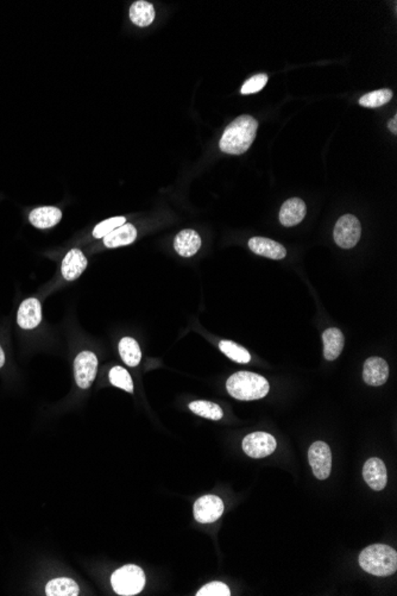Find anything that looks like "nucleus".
<instances>
[{
	"label": "nucleus",
	"instance_id": "15",
	"mask_svg": "<svg viewBox=\"0 0 397 596\" xmlns=\"http://www.w3.org/2000/svg\"><path fill=\"white\" fill-rule=\"evenodd\" d=\"M87 267V259L79 249H73L62 261V276L67 281L77 280Z\"/></svg>",
	"mask_w": 397,
	"mask_h": 596
},
{
	"label": "nucleus",
	"instance_id": "8",
	"mask_svg": "<svg viewBox=\"0 0 397 596\" xmlns=\"http://www.w3.org/2000/svg\"><path fill=\"white\" fill-rule=\"evenodd\" d=\"M277 448L274 436L267 432H254L243 439V450L252 459H264L272 454Z\"/></svg>",
	"mask_w": 397,
	"mask_h": 596
},
{
	"label": "nucleus",
	"instance_id": "25",
	"mask_svg": "<svg viewBox=\"0 0 397 596\" xmlns=\"http://www.w3.org/2000/svg\"><path fill=\"white\" fill-rule=\"evenodd\" d=\"M219 348L230 360L237 362V363L245 365V363L251 361V356H250V353H247V350L244 349L243 346H240L235 342L221 341L219 343Z\"/></svg>",
	"mask_w": 397,
	"mask_h": 596
},
{
	"label": "nucleus",
	"instance_id": "11",
	"mask_svg": "<svg viewBox=\"0 0 397 596\" xmlns=\"http://www.w3.org/2000/svg\"><path fill=\"white\" fill-rule=\"evenodd\" d=\"M389 376V365L381 357H370L364 363L363 379L366 385L378 387L384 385Z\"/></svg>",
	"mask_w": 397,
	"mask_h": 596
},
{
	"label": "nucleus",
	"instance_id": "27",
	"mask_svg": "<svg viewBox=\"0 0 397 596\" xmlns=\"http://www.w3.org/2000/svg\"><path fill=\"white\" fill-rule=\"evenodd\" d=\"M125 223V217H114V218H110V220H104V222L98 224L97 227H95V229L93 230V236L95 238H104L110 232L114 231V230H116L119 227H122Z\"/></svg>",
	"mask_w": 397,
	"mask_h": 596
},
{
	"label": "nucleus",
	"instance_id": "18",
	"mask_svg": "<svg viewBox=\"0 0 397 596\" xmlns=\"http://www.w3.org/2000/svg\"><path fill=\"white\" fill-rule=\"evenodd\" d=\"M324 342V357L327 361H334L341 356L344 349L345 338L341 330L336 328L327 329L322 333Z\"/></svg>",
	"mask_w": 397,
	"mask_h": 596
},
{
	"label": "nucleus",
	"instance_id": "3",
	"mask_svg": "<svg viewBox=\"0 0 397 596\" xmlns=\"http://www.w3.org/2000/svg\"><path fill=\"white\" fill-rule=\"evenodd\" d=\"M359 564L371 575H393L397 569L396 550L383 544L370 545L359 555Z\"/></svg>",
	"mask_w": 397,
	"mask_h": 596
},
{
	"label": "nucleus",
	"instance_id": "7",
	"mask_svg": "<svg viewBox=\"0 0 397 596\" xmlns=\"http://www.w3.org/2000/svg\"><path fill=\"white\" fill-rule=\"evenodd\" d=\"M98 358L95 353L91 351H82L77 355L74 361V375L77 385L87 390L93 383L97 376Z\"/></svg>",
	"mask_w": 397,
	"mask_h": 596
},
{
	"label": "nucleus",
	"instance_id": "23",
	"mask_svg": "<svg viewBox=\"0 0 397 596\" xmlns=\"http://www.w3.org/2000/svg\"><path fill=\"white\" fill-rule=\"evenodd\" d=\"M189 410L196 415L211 420H220L224 417V412L219 405L211 402H193L189 404Z\"/></svg>",
	"mask_w": 397,
	"mask_h": 596
},
{
	"label": "nucleus",
	"instance_id": "13",
	"mask_svg": "<svg viewBox=\"0 0 397 596\" xmlns=\"http://www.w3.org/2000/svg\"><path fill=\"white\" fill-rule=\"evenodd\" d=\"M307 207L304 200L299 198L288 199L280 211V222L283 227H295L304 220Z\"/></svg>",
	"mask_w": 397,
	"mask_h": 596
},
{
	"label": "nucleus",
	"instance_id": "9",
	"mask_svg": "<svg viewBox=\"0 0 397 596\" xmlns=\"http://www.w3.org/2000/svg\"><path fill=\"white\" fill-rule=\"evenodd\" d=\"M224 513L223 500L215 495H205L194 503V518L200 524L215 523Z\"/></svg>",
	"mask_w": 397,
	"mask_h": 596
},
{
	"label": "nucleus",
	"instance_id": "17",
	"mask_svg": "<svg viewBox=\"0 0 397 596\" xmlns=\"http://www.w3.org/2000/svg\"><path fill=\"white\" fill-rule=\"evenodd\" d=\"M62 218V212L53 206L38 207L31 211L29 215L30 223L33 224V227L37 229H49V227H55L57 223H60Z\"/></svg>",
	"mask_w": 397,
	"mask_h": 596
},
{
	"label": "nucleus",
	"instance_id": "29",
	"mask_svg": "<svg viewBox=\"0 0 397 596\" xmlns=\"http://www.w3.org/2000/svg\"><path fill=\"white\" fill-rule=\"evenodd\" d=\"M198 596H230L231 592L223 582H211L198 590Z\"/></svg>",
	"mask_w": 397,
	"mask_h": 596
},
{
	"label": "nucleus",
	"instance_id": "6",
	"mask_svg": "<svg viewBox=\"0 0 397 596\" xmlns=\"http://www.w3.org/2000/svg\"><path fill=\"white\" fill-rule=\"evenodd\" d=\"M309 464L318 480H326L332 469V452L325 442L313 443L309 450Z\"/></svg>",
	"mask_w": 397,
	"mask_h": 596
},
{
	"label": "nucleus",
	"instance_id": "10",
	"mask_svg": "<svg viewBox=\"0 0 397 596\" xmlns=\"http://www.w3.org/2000/svg\"><path fill=\"white\" fill-rule=\"evenodd\" d=\"M41 321V303L35 298H29L23 301L17 313V323L22 329H35L40 325Z\"/></svg>",
	"mask_w": 397,
	"mask_h": 596
},
{
	"label": "nucleus",
	"instance_id": "16",
	"mask_svg": "<svg viewBox=\"0 0 397 596\" xmlns=\"http://www.w3.org/2000/svg\"><path fill=\"white\" fill-rule=\"evenodd\" d=\"M201 247V238L194 230H183L178 232L174 240V247L178 255L192 257Z\"/></svg>",
	"mask_w": 397,
	"mask_h": 596
},
{
	"label": "nucleus",
	"instance_id": "31",
	"mask_svg": "<svg viewBox=\"0 0 397 596\" xmlns=\"http://www.w3.org/2000/svg\"><path fill=\"white\" fill-rule=\"evenodd\" d=\"M5 363V353L1 349V346H0V368L4 365Z\"/></svg>",
	"mask_w": 397,
	"mask_h": 596
},
{
	"label": "nucleus",
	"instance_id": "19",
	"mask_svg": "<svg viewBox=\"0 0 397 596\" xmlns=\"http://www.w3.org/2000/svg\"><path fill=\"white\" fill-rule=\"evenodd\" d=\"M137 238V230L132 224H124L109 235L104 237V243L107 247H118L134 243Z\"/></svg>",
	"mask_w": 397,
	"mask_h": 596
},
{
	"label": "nucleus",
	"instance_id": "1",
	"mask_svg": "<svg viewBox=\"0 0 397 596\" xmlns=\"http://www.w3.org/2000/svg\"><path fill=\"white\" fill-rule=\"evenodd\" d=\"M258 123L251 116H240L227 126L220 139V151L230 155H242L255 141Z\"/></svg>",
	"mask_w": 397,
	"mask_h": 596
},
{
	"label": "nucleus",
	"instance_id": "21",
	"mask_svg": "<svg viewBox=\"0 0 397 596\" xmlns=\"http://www.w3.org/2000/svg\"><path fill=\"white\" fill-rule=\"evenodd\" d=\"M130 20L134 24L138 26H148L155 20V8L153 4L139 0L131 5Z\"/></svg>",
	"mask_w": 397,
	"mask_h": 596
},
{
	"label": "nucleus",
	"instance_id": "5",
	"mask_svg": "<svg viewBox=\"0 0 397 596\" xmlns=\"http://www.w3.org/2000/svg\"><path fill=\"white\" fill-rule=\"evenodd\" d=\"M361 227L359 220L352 215H345L336 222L333 237L343 249H352L359 242Z\"/></svg>",
	"mask_w": 397,
	"mask_h": 596
},
{
	"label": "nucleus",
	"instance_id": "12",
	"mask_svg": "<svg viewBox=\"0 0 397 596\" xmlns=\"http://www.w3.org/2000/svg\"><path fill=\"white\" fill-rule=\"evenodd\" d=\"M363 476L365 482L368 483L373 491L384 489L388 481V473L384 462L380 459H368L363 468Z\"/></svg>",
	"mask_w": 397,
	"mask_h": 596
},
{
	"label": "nucleus",
	"instance_id": "4",
	"mask_svg": "<svg viewBox=\"0 0 397 596\" xmlns=\"http://www.w3.org/2000/svg\"><path fill=\"white\" fill-rule=\"evenodd\" d=\"M114 592L119 595L131 596L141 593L146 586V575L142 569L129 564L114 572L111 577Z\"/></svg>",
	"mask_w": 397,
	"mask_h": 596
},
{
	"label": "nucleus",
	"instance_id": "22",
	"mask_svg": "<svg viewBox=\"0 0 397 596\" xmlns=\"http://www.w3.org/2000/svg\"><path fill=\"white\" fill-rule=\"evenodd\" d=\"M119 355L124 363L130 367L139 365L142 358V351L137 341L131 337H124L122 341L119 342Z\"/></svg>",
	"mask_w": 397,
	"mask_h": 596
},
{
	"label": "nucleus",
	"instance_id": "20",
	"mask_svg": "<svg viewBox=\"0 0 397 596\" xmlns=\"http://www.w3.org/2000/svg\"><path fill=\"white\" fill-rule=\"evenodd\" d=\"M79 592L77 582L68 577L54 579L45 586V594L48 596H77Z\"/></svg>",
	"mask_w": 397,
	"mask_h": 596
},
{
	"label": "nucleus",
	"instance_id": "14",
	"mask_svg": "<svg viewBox=\"0 0 397 596\" xmlns=\"http://www.w3.org/2000/svg\"><path fill=\"white\" fill-rule=\"evenodd\" d=\"M249 247L257 255L264 256L272 260H282L287 255V250L282 244L264 237L251 238L249 240Z\"/></svg>",
	"mask_w": 397,
	"mask_h": 596
},
{
	"label": "nucleus",
	"instance_id": "28",
	"mask_svg": "<svg viewBox=\"0 0 397 596\" xmlns=\"http://www.w3.org/2000/svg\"><path fill=\"white\" fill-rule=\"evenodd\" d=\"M267 74H257L254 77H250L249 80L245 82L243 87L240 89L242 94H254L260 92V89H263L264 86L267 85Z\"/></svg>",
	"mask_w": 397,
	"mask_h": 596
},
{
	"label": "nucleus",
	"instance_id": "2",
	"mask_svg": "<svg viewBox=\"0 0 397 596\" xmlns=\"http://www.w3.org/2000/svg\"><path fill=\"white\" fill-rule=\"evenodd\" d=\"M269 383L263 376L250 372H238L227 380L226 390L232 397L243 402H252L269 393Z\"/></svg>",
	"mask_w": 397,
	"mask_h": 596
},
{
	"label": "nucleus",
	"instance_id": "26",
	"mask_svg": "<svg viewBox=\"0 0 397 596\" xmlns=\"http://www.w3.org/2000/svg\"><path fill=\"white\" fill-rule=\"evenodd\" d=\"M109 377H110V382L112 385H116L118 388H122L127 393H134L132 379H131L129 372L124 369L123 367H114L109 374Z\"/></svg>",
	"mask_w": 397,
	"mask_h": 596
},
{
	"label": "nucleus",
	"instance_id": "24",
	"mask_svg": "<svg viewBox=\"0 0 397 596\" xmlns=\"http://www.w3.org/2000/svg\"><path fill=\"white\" fill-rule=\"evenodd\" d=\"M393 98V92L388 89H377L370 93H366L359 99V104L363 107L376 109L388 104Z\"/></svg>",
	"mask_w": 397,
	"mask_h": 596
},
{
	"label": "nucleus",
	"instance_id": "30",
	"mask_svg": "<svg viewBox=\"0 0 397 596\" xmlns=\"http://www.w3.org/2000/svg\"><path fill=\"white\" fill-rule=\"evenodd\" d=\"M388 128L394 135L397 134V116H394L393 119H390L389 123H388Z\"/></svg>",
	"mask_w": 397,
	"mask_h": 596
}]
</instances>
